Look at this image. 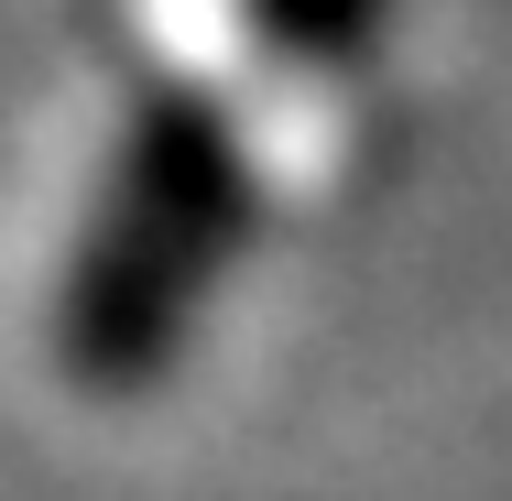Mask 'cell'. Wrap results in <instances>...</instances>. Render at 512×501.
Returning a JSON list of instances; mask_svg holds the SVG:
<instances>
[{
	"instance_id": "cell-1",
	"label": "cell",
	"mask_w": 512,
	"mask_h": 501,
	"mask_svg": "<svg viewBox=\"0 0 512 501\" xmlns=\"http://www.w3.org/2000/svg\"><path fill=\"white\" fill-rule=\"evenodd\" d=\"M251 218H262V175H251L240 109L197 77H153L109 131L88 175V218L55 273L66 382L99 403L153 393L175 349L197 338L207 295L229 284V262L251 251Z\"/></svg>"
},
{
	"instance_id": "cell-2",
	"label": "cell",
	"mask_w": 512,
	"mask_h": 501,
	"mask_svg": "<svg viewBox=\"0 0 512 501\" xmlns=\"http://www.w3.org/2000/svg\"><path fill=\"white\" fill-rule=\"evenodd\" d=\"M229 11H240L251 66H273L284 88H327V77H349V66L393 33V0H229Z\"/></svg>"
}]
</instances>
